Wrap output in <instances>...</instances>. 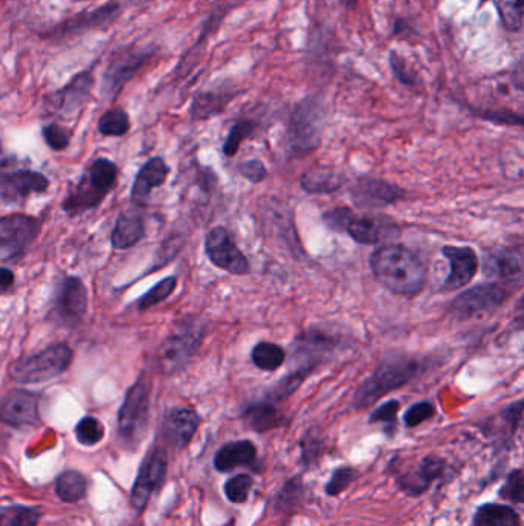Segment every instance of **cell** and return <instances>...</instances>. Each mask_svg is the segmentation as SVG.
I'll list each match as a JSON object with an SVG mask.
<instances>
[{"label":"cell","instance_id":"obj_24","mask_svg":"<svg viewBox=\"0 0 524 526\" xmlns=\"http://www.w3.org/2000/svg\"><path fill=\"white\" fill-rule=\"evenodd\" d=\"M242 0H217L216 5L212 6L211 12L208 14L207 20L201 28V36L195 41L194 45L189 48L188 53L183 56L180 64L177 66L178 74H188L191 68L197 65V62L201 57V53L205 50L208 39L218 30V27L224 22V19L230 14L231 10H234Z\"/></svg>","mask_w":524,"mask_h":526},{"label":"cell","instance_id":"obj_30","mask_svg":"<svg viewBox=\"0 0 524 526\" xmlns=\"http://www.w3.org/2000/svg\"><path fill=\"white\" fill-rule=\"evenodd\" d=\"M242 419L253 431L259 434L272 431L286 423V417L280 413L276 403L268 402V400L249 403L242 411Z\"/></svg>","mask_w":524,"mask_h":526},{"label":"cell","instance_id":"obj_5","mask_svg":"<svg viewBox=\"0 0 524 526\" xmlns=\"http://www.w3.org/2000/svg\"><path fill=\"white\" fill-rule=\"evenodd\" d=\"M154 54H156V48L149 45L148 47L134 45V47L120 48L118 51H114L102 76L101 91L103 99L114 101L125 88V85L130 83L137 76V72L153 59Z\"/></svg>","mask_w":524,"mask_h":526},{"label":"cell","instance_id":"obj_45","mask_svg":"<svg viewBox=\"0 0 524 526\" xmlns=\"http://www.w3.org/2000/svg\"><path fill=\"white\" fill-rule=\"evenodd\" d=\"M176 276H170V278L160 280L159 284L154 285L153 288L148 291L147 294L141 296L140 301H139V309L145 311V309H149V308L159 305V303H162V301H166L168 297L171 296L174 290H176Z\"/></svg>","mask_w":524,"mask_h":526},{"label":"cell","instance_id":"obj_10","mask_svg":"<svg viewBox=\"0 0 524 526\" xmlns=\"http://www.w3.org/2000/svg\"><path fill=\"white\" fill-rule=\"evenodd\" d=\"M149 413V386L143 380L126 391L118 411V434L125 444H139L143 438Z\"/></svg>","mask_w":524,"mask_h":526},{"label":"cell","instance_id":"obj_51","mask_svg":"<svg viewBox=\"0 0 524 526\" xmlns=\"http://www.w3.org/2000/svg\"><path fill=\"white\" fill-rule=\"evenodd\" d=\"M437 409L434 403L428 402V400H421V402L414 403L403 414V423L406 428H417L424 422L432 419L436 415Z\"/></svg>","mask_w":524,"mask_h":526},{"label":"cell","instance_id":"obj_22","mask_svg":"<svg viewBox=\"0 0 524 526\" xmlns=\"http://www.w3.org/2000/svg\"><path fill=\"white\" fill-rule=\"evenodd\" d=\"M49 182L42 172L11 170L0 178V197L6 203H22L31 194L45 193Z\"/></svg>","mask_w":524,"mask_h":526},{"label":"cell","instance_id":"obj_11","mask_svg":"<svg viewBox=\"0 0 524 526\" xmlns=\"http://www.w3.org/2000/svg\"><path fill=\"white\" fill-rule=\"evenodd\" d=\"M205 253L212 265L232 276H247L251 263L242 249L237 247L230 231L216 226L205 237Z\"/></svg>","mask_w":524,"mask_h":526},{"label":"cell","instance_id":"obj_49","mask_svg":"<svg viewBox=\"0 0 524 526\" xmlns=\"http://www.w3.org/2000/svg\"><path fill=\"white\" fill-rule=\"evenodd\" d=\"M74 432H76L79 444L85 445V446H95L103 438L105 430H103V425L99 420L91 417V415H87L77 423Z\"/></svg>","mask_w":524,"mask_h":526},{"label":"cell","instance_id":"obj_12","mask_svg":"<svg viewBox=\"0 0 524 526\" xmlns=\"http://www.w3.org/2000/svg\"><path fill=\"white\" fill-rule=\"evenodd\" d=\"M39 220L27 214H10L0 219V259L12 261L30 248L39 236Z\"/></svg>","mask_w":524,"mask_h":526},{"label":"cell","instance_id":"obj_2","mask_svg":"<svg viewBox=\"0 0 524 526\" xmlns=\"http://www.w3.org/2000/svg\"><path fill=\"white\" fill-rule=\"evenodd\" d=\"M424 370L426 363L415 355L400 353L389 354L353 393V408H369L389 393L400 390L415 378H419L424 373Z\"/></svg>","mask_w":524,"mask_h":526},{"label":"cell","instance_id":"obj_50","mask_svg":"<svg viewBox=\"0 0 524 526\" xmlns=\"http://www.w3.org/2000/svg\"><path fill=\"white\" fill-rule=\"evenodd\" d=\"M469 110L474 116L492 122V124L523 126V116L509 111V110H488V108L482 110V108L472 107H469Z\"/></svg>","mask_w":524,"mask_h":526},{"label":"cell","instance_id":"obj_9","mask_svg":"<svg viewBox=\"0 0 524 526\" xmlns=\"http://www.w3.org/2000/svg\"><path fill=\"white\" fill-rule=\"evenodd\" d=\"M324 225L336 233L348 234L353 242L372 247L382 242L384 226L372 216H359L348 207H336L323 214Z\"/></svg>","mask_w":524,"mask_h":526},{"label":"cell","instance_id":"obj_55","mask_svg":"<svg viewBox=\"0 0 524 526\" xmlns=\"http://www.w3.org/2000/svg\"><path fill=\"white\" fill-rule=\"evenodd\" d=\"M12 162H14V159L6 156L5 151L2 149V143H0V178H2L5 172H11Z\"/></svg>","mask_w":524,"mask_h":526},{"label":"cell","instance_id":"obj_16","mask_svg":"<svg viewBox=\"0 0 524 526\" xmlns=\"http://www.w3.org/2000/svg\"><path fill=\"white\" fill-rule=\"evenodd\" d=\"M122 14V5L118 2H110L106 5L99 6L95 10L80 12L77 16L68 19L65 22L57 25L53 30L47 33V37L53 41H65L77 34H83L87 31L105 28L114 24Z\"/></svg>","mask_w":524,"mask_h":526},{"label":"cell","instance_id":"obj_20","mask_svg":"<svg viewBox=\"0 0 524 526\" xmlns=\"http://www.w3.org/2000/svg\"><path fill=\"white\" fill-rule=\"evenodd\" d=\"M448 469V463L438 455H426L417 463L415 469L397 474L395 482L409 497L423 496L438 479H443Z\"/></svg>","mask_w":524,"mask_h":526},{"label":"cell","instance_id":"obj_44","mask_svg":"<svg viewBox=\"0 0 524 526\" xmlns=\"http://www.w3.org/2000/svg\"><path fill=\"white\" fill-rule=\"evenodd\" d=\"M253 485L254 479L249 474H236V476H232L231 479L224 482V496L230 502L240 505V503L247 502V497H249L251 490H253Z\"/></svg>","mask_w":524,"mask_h":526},{"label":"cell","instance_id":"obj_3","mask_svg":"<svg viewBox=\"0 0 524 526\" xmlns=\"http://www.w3.org/2000/svg\"><path fill=\"white\" fill-rule=\"evenodd\" d=\"M328 111L323 97L308 95L297 102L289 114L286 142L292 153L307 154L322 143Z\"/></svg>","mask_w":524,"mask_h":526},{"label":"cell","instance_id":"obj_6","mask_svg":"<svg viewBox=\"0 0 524 526\" xmlns=\"http://www.w3.org/2000/svg\"><path fill=\"white\" fill-rule=\"evenodd\" d=\"M72 349L65 343H56L42 353L25 357L11 368V378L18 384H42L59 377L70 368Z\"/></svg>","mask_w":524,"mask_h":526},{"label":"cell","instance_id":"obj_15","mask_svg":"<svg viewBox=\"0 0 524 526\" xmlns=\"http://www.w3.org/2000/svg\"><path fill=\"white\" fill-rule=\"evenodd\" d=\"M95 88V74L91 72H79L62 88L48 95L43 99V108L48 113L71 116L88 102Z\"/></svg>","mask_w":524,"mask_h":526},{"label":"cell","instance_id":"obj_4","mask_svg":"<svg viewBox=\"0 0 524 526\" xmlns=\"http://www.w3.org/2000/svg\"><path fill=\"white\" fill-rule=\"evenodd\" d=\"M118 180V166L111 160L101 159L93 162L88 172L83 174L76 188L64 201L62 208L71 216L85 213L101 205Z\"/></svg>","mask_w":524,"mask_h":526},{"label":"cell","instance_id":"obj_54","mask_svg":"<svg viewBox=\"0 0 524 526\" xmlns=\"http://www.w3.org/2000/svg\"><path fill=\"white\" fill-rule=\"evenodd\" d=\"M14 285V272L5 266H0V294L6 293Z\"/></svg>","mask_w":524,"mask_h":526},{"label":"cell","instance_id":"obj_46","mask_svg":"<svg viewBox=\"0 0 524 526\" xmlns=\"http://www.w3.org/2000/svg\"><path fill=\"white\" fill-rule=\"evenodd\" d=\"M498 496L513 505H521L524 502V477L521 468L513 469L507 474L505 484L498 491Z\"/></svg>","mask_w":524,"mask_h":526},{"label":"cell","instance_id":"obj_35","mask_svg":"<svg viewBox=\"0 0 524 526\" xmlns=\"http://www.w3.org/2000/svg\"><path fill=\"white\" fill-rule=\"evenodd\" d=\"M313 371H309L307 368L297 367V370L286 374L285 377L280 378L277 384L272 386L271 390L266 393L265 400L271 403L283 402L288 397L292 396L295 391L300 388L301 384L307 380Z\"/></svg>","mask_w":524,"mask_h":526},{"label":"cell","instance_id":"obj_26","mask_svg":"<svg viewBox=\"0 0 524 526\" xmlns=\"http://www.w3.org/2000/svg\"><path fill=\"white\" fill-rule=\"evenodd\" d=\"M201 426V415L191 408L171 409L163 422V436L174 450H183Z\"/></svg>","mask_w":524,"mask_h":526},{"label":"cell","instance_id":"obj_48","mask_svg":"<svg viewBox=\"0 0 524 526\" xmlns=\"http://www.w3.org/2000/svg\"><path fill=\"white\" fill-rule=\"evenodd\" d=\"M359 477V471L353 467H338L330 474V482L324 485L326 496L337 497L342 494L343 491L348 490L353 482Z\"/></svg>","mask_w":524,"mask_h":526},{"label":"cell","instance_id":"obj_25","mask_svg":"<svg viewBox=\"0 0 524 526\" xmlns=\"http://www.w3.org/2000/svg\"><path fill=\"white\" fill-rule=\"evenodd\" d=\"M524 402L520 399L517 402L511 403L509 407L501 409L500 413L495 414L490 419L486 420L482 431L486 438H490L494 444L500 445L503 448L511 446L515 434L519 432L523 420Z\"/></svg>","mask_w":524,"mask_h":526},{"label":"cell","instance_id":"obj_13","mask_svg":"<svg viewBox=\"0 0 524 526\" xmlns=\"http://www.w3.org/2000/svg\"><path fill=\"white\" fill-rule=\"evenodd\" d=\"M406 191L389 180L371 176H360L349 187V195L355 207L368 211L384 210L401 201Z\"/></svg>","mask_w":524,"mask_h":526},{"label":"cell","instance_id":"obj_34","mask_svg":"<svg viewBox=\"0 0 524 526\" xmlns=\"http://www.w3.org/2000/svg\"><path fill=\"white\" fill-rule=\"evenodd\" d=\"M286 361V351L277 343L263 342L255 343L251 349V362L254 367L259 368L266 373H274L278 368L283 367Z\"/></svg>","mask_w":524,"mask_h":526},{"label":"cell","instance_id":"obj_41","mask_svg":"<svg viewBox=\"0 0 524 526\" xmlns=\"http://www.w3.org/2000/svg\"><path fill=\"white\" fill-rule=\"evenodd\" d=\"M39 511L24 505H10L0 509V526H37Z\"/></svg>","mask_w":524,"mask_h":526},{"label":"cell","instance_id":"obj_21","mask_svg":"<svg viewBox=\"0 0 524 526\" xmlns=\"http://www.w3.org/2000/svg\"><path fill=\"white\" fill-rule=\"evenodd\" d=\"M442 255L449 263L448 278L443 282V291H457L471 284L478 271V255L471 247L446 245Z\"/></svg>","mask_w":524,"mask_h":526},{"label":"cell","instance_id":"obj_8","mask_svg":"<svg viewBox=\"0 0 524 526\" xmlns=\"http://www.w3.org/2000/svg\"><path fill=\"white\" fill-rule=\"evenodd\" d=\"M509 291L497 282H488L467 288L455 297L449 313L457 320H471L483 314L494 313L507 301Z\"/></svg>","mask_w":524,"mask_h":526},{"label":"cell","instance_id":"obj_31","mask_svg":"<svg viewBox=\"0 0 524 526\" xmlns=\"http://www.w3.org/2000/svg\"><path fill=\"white\" fill-rule=\"evenodd\" d=\"M300 185L308 194H330L342 188L345 178L330 166H314L301 174Z\"/></svg>","mask_w":524,"mask_h":526},{"label":"cell","instance_id":"obj_7","mask_svg":"<svg viewBox=\"0 0 524 526\" xmlns=\"http://www.w3.org/2000/svg\"><path fill=\"white\" fill-rule=\"evenodd\" d=\"M343 339L334 336L320 328L311 326L299 336H295L292 343V353L299 367L315 371L320 365L330 361L337 353L342 351Z\"/></svg>","mask_w":524,"mask_h":526},{"label":"cell","instance_id":"obj_47","mask_svg":"<svg viewBox=\"0 0 524 526\" xmlns=\"http://www.w3.org/2000/svg\"><path fill=\"white\" fill-rule=\"evenodd\" d=\"M301 461L305 467L317 465L318 461L323 457L324 440L317 432L307 431L300 440Z\"/></svg>","mask_w":524,"mask_h":526},{"label":"cell","instance_id":"obj_36","mask_svg":"<svg viewBox=\"0 0 524 526\" xmlns=\"http://www.w3.org/2000/svg\"><path fill=\"white\" fill-rule=\"evenodd\" d=\"M56 492L64 502H79L87 494V479L79 471H65L56 480Z\"/></svg>","mask_w":524,"mask_h":526},{"label":"cell","instance_id":"obj_32","mask_svg":"<svg viewBox=\"0 0 524 526\" xmlns=\"http://www.w3.org/2000/svg\"><path fill=\"white\" fill-rule=\"evenodd\" d=\"M471 526H523V523L511 505L483 503L472 515Z\"/></svg>","mask_w":524,"mask_h":526},{"label":"cell","instance_id":"obj_43","mask_svg":"<svg viewBox=\"0 0 524 526\" xmlns=\"http://www.w3.org/2000/svg\"><path fill=\"white\" fill-rule=\"evenodd\" d=\"M389 66L391 72L394 74L395 79L407 88H417L421 85L419 74L415 72L413 66L407 64L406 59L397 53V51H391L389 53Z\"/></svg>","mask_w":524,"mask_h":526},{"label":"cell","instance_id":"obj_52","mask_svg":"<svg viewBox=\"0 0 524 526\" xmlns=\"http://www.w3.org/2000/svg\"><path fill=\"white\" fill-rule=\"evenodd\" d=\"M42 134H43V139H45L48 147L54 149V151H64V149H68V145H70V134H68V131H66L64 126H60V125H45V126H43V131H42Z\"/></svg>","mask_w":524,"mask_h":526},{"label":"cell","instance_id":"obj_1","mask_svg":"<svg viewBox=\"0 0 524 526\" xmlns=\"http://www.w3.org/2000/svg\"><path fill=\"white\" fill-rule=\"evenodd\" d=\"M369 266L378 284L395 296H417L428 280L423 259L401 243L378 247L369 257Z\"/></svg>","mask_w":524,"mask_h":526},{"label":"cell","instance_id":"obj_14","mask_svg":"<svg viewBox=\"0 0 524 526\" xmlns=\"http://www.w3.org/2000/svg\"><path fill=\"white\" fill-rule=\"evenodd\" d=\"M201 336L194 328H186L166 339L159 349L160 371L168 376L182 373L201 347Z\"/></svg>","mask_w":524,"mask_h":526},{"label":"cell","instance_id":"obj_27","mask_svg":"<svg viewBox=\"0 0 524 526\" xmlns=\"http://www.w3.org/2000/svg\"><path fill=\"white\" fill-rule=\"evenodd\" d=\"M240 91L234 88V85H228V83L199 91L191 103V110H189L191 118L193 120H207V118L224 113V108L236 99Z\"/></svg>","mask_w":524,"mask_h":526},{"label":"cell","instance_id":"obj_29","mask_svg":"<svg viewBox=\"0 0 524 526\" xmlns=\"http://www.w3.org/2000/svg\"><path fill=\"white\" fill-rule=\"evenodd\" d=\"M168 172H170V168L162 157H153V159L148 160L147 164L141 166L140 172L134 180V185H133V191H131L133 201L136 203H143L147 201L154 188L165 184Z\"/></svg>","mask_w":524,"mask_h":526},{"label":"cell","instance_id":"obj_19","mask_svg":"<svg viewBox=\"0 0 524 526\" xmlns=\"http://www.w3.org/2000/svg\"><path fill=\"white\" fill-rule=\"evenodd\" d=\"M41 397L27 390H12L0 400V420L14 428L34 426L41 422Z\"/></svg>","mask_w":524,"mask_h":526},{"label":"cell","instance_id":"obj_40","mask_svg":"<svg viewBox=\"0 0 524 526\" xmlns=\"http://www.w3.org/2000/svg\"><path fill=\"white\" fill-rule=\"evenodd\" d=\"M305 500V486L301 484L300 477L289 479L277 492L278 511L283 513H294L295 509L300 508L301 503Z\"/></svg>","mask_w":524,"mask_h":526},{"label":"cell","instance_id":"obj_39","mask_svg":"<svg viewBox=\"0 0 524 526\" xmlns=\"http://www.w3.org/2000/svg\"><path fill=\"white\" fill-rule=\"evenodd\" d=\"M97 128L103 136H125L131 128L130 116L122 108H112L102 114Z\"/></svg>","mask_w":524,"mask_h":526},{"label":"cell","instance_id":"obj_23","mask_svg":"<svg viewBox=\"0 0 524 526\" xmlns=\"http://www.w3.org/2000/svg\"><path fill=\"white\" fill-rule=\"evenodd\" d=\"M483 272L488 278L500 280L498 282L500 285H520L523 280V255L519 249L513 248H500L486 253L483 259Z\"/></svg>","mask_w":524,"mask_h":526},{"label":"cell","instance_id":"obj_18","mask_svg":"<svg viewBox=\"0 0 524 526\" xmlns=\"http://www.w3.org/2000/svg\"><path fill=\"white\" fill-rule=\"evenodd\" d=\"M88 308V294L80 278L66 276L60 280L54 296V313L66 326H77L82 322Z\"/></svg>","mask_w":524,"mask_h":526},{"label":"cell","instance_id":"obj_33","mask_svg":"<svg viewBox=\"0 0 524 526\" xmlns=\"http://www.w3.org/2000/svg\"><path fill=\"white\" fill-rule=\"evenodd\" d=\"M145 236V224L140 214H120L111 233L112 248L126 249L140 242Z\"/></svg>","mask_w":524,"mask_h":526},{"label":"cell","instance_id":"obj_56","mask_svg":"<svg viewBox=\"0 0 524 526\" xmlns=\"http://www.w3.org/2000/svg\"><path fill=\"white\" fill-rule=\"evenodd\" d=\"M343 5L348 6V8H353V6L359 4L360 0H340Z\"/></svg>","mask_w":524,"mask_h":526},{"label":"cell","instance_id":"obj_38","mask_svg":"<svg viewBox=\"0 0 524 526\" xmlns=\"http://www.w3.org/2000/svg\"><path fill=\"white\" fill-rule=\"evenodd\" d=\"M399 411H400V402L397 399H391L378 405L377 408L369 414L368 423L382 426L384 434L392 438L399 426Z\"/></svg>","mask_w":524,"mask_h":526},{"label":"cell","instance_id":"obj_53","mask_svg":"<svg viewBox=\"0 0 524 526\" xmlns=\"http://www.w3.org/2000/svg\"><path fill=\"white\" fill-rule=\"evenodd\" d=\"M237 172L242 174V178L249 184H262L268 178V170L265 164L260 159H247L237 166Z\"/></svg>","mask_w":524,"mask_h":526},{"label":"cell","instance_id":"obj_28","mask_svg":"<svg viewBox=\"0 0 524 526\" xmlns=\"http://www.w3.org/2000/svg\"><path fill=\"white\" fill-rule=\"evenodd\" d=\"M212 465L218 473H231L237 468H257V448L251 440H236L224 444L214 455Z\"/></svg>","mask_w":524,"mask_h":526},{"label":"cell","instance_id":"obj_37","mask_svg":"<svg viewBox=\"0 0 524 526\" xmlns=\"http://www.w3.org/2000/svg\"><path fill=\"white\" fill-rule=\"evenodd\" d=\"M498 12L501 27L509 33L523 28L524 0H492Z\"/></svg>","mask_w":524,"mask_h":526},{"label":"cell","instance_id":"obj_17","mask_svg":"<svg viewBox=\"0 0 524 526\" xmlns=\"http://www.w3.org/2000/svg\"><path fill=\"white\" fill-rule=\"evenodd\" d=\"M168 471V457L165 451L154 448L148 453L147 459L141 463L136 484L131 491V503L137 511L145 509L154 491L160 490L165 482Z\"/></svg>","mask_w":524,"mask_h":526},{"label":"cell","instance_id":"obj_42","mask_svg":"<svg viewBox=\"0 0 524 526\" xmlns=\"http://www.w3.org/2000/svg\"><path fill=\"white\" fill-rule=\"evenodd\" d=\"M255 122L251 118H242L231 126L230 133L224 143V154L226 157H234L239 153L242 143L253 136L255 131Z\"/></svg>","mask_w":524,"mask_h":526}]
</instances>
